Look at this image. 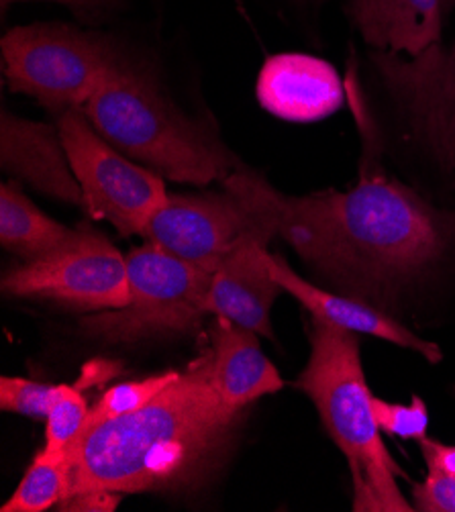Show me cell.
I'll return each instance as SVG.
<instances>
[{"label":"cell","instance_id":"cell-4","mask_svg":"<svg viewBox=\"0 0 455 512\" xmlns=\"http://www.w3.org/2000/svg\"><path fill=\"white\" fill-rule=\"evenodd\" d=\"M80 111L113 147L168 180L205 186L239 168L209 129L182 115L154 80L127 64Z\"/></svg>","mask_w":455,"mask_h":512},{"label":"cell","instance_id":"cell-25","mask_svg":"<svg viewBox=\"0 0 455 512\" xmlns=\"http://www.w3.org/2000/svg\"><path fill=\"white\" fill-rule=\"evenodd\" d=\"M419 447L425 457L427 470L455 476V445H447V443L425 437L419 441Z\"/></svg>","mask_w":455,"mask_h":512},{"label":"cell","instance_id":"cell-18","mask_svg":"<svg viewBox=\"0 0 455 512\" xmlns=\"http://www.w3.org/2000/svg\"><path fill=\"white\" fill-rule=\"evenodd\" d=\"M68 453H49L41 449L17 492L0 508L3 512H43L58 506L66 494Z\"/></svg>","mask_w":455,"mask_h":512},{"label":"cell","instance_id":"cell-20","mask_svg":"<svg viewBox=\"0 0 455 512\" xmlns=\"http://www.w3.org/2000/svg\"><path fill=\"white\" fill-rule=\"evenodd\" d=\"M178 376H180V372H162V374L149 376L143 380H131V382L113 386L111 390H107L103 396H100V400L90 408V415H88L84 429L137 411V408L145 406L151 398L158 396Z\"/></svg>","mask_w":455,"mask_h":512},{"label":"cell","instance_id":"cell-21","mask_svg":"<svg viewBox=\"0 0 455 512\" xmlns=\"http://www.w3.org/2000/svg\"><path fill=\"white\" fill-rule=\"evenodd\" d=\"M372 411L382 433L415 441L427 437L429 413L421 396H413L411 404H396L372 394Z\"/></svg>","mask_w":455,"mask_h":512},{"label":"cell","instance_id":"cell-13","mask_svg":"<svg viewBox=\"0 0 455 512\" xmlns=\"http://www.w3.org/2000/svg\"><path fill=\"white\" fill-rule=\"evenodd\" d=\"M268 268L274 276V280L286 290L290 296H294L305 309L321 321H327L335 327L347 329L351 333H364L372 335L384 341H390L398 347L411 349L421 353L429 364H439L443 360V353L437 343L427 341L419 335H415L411 329L392 319L380 306L353 298V296H341L327 290L317 288L315 284L300 278L280 255H274L268 251Z\"/></svg>","mask_w":455,"mask_h":512},{"label":"cell","instance_id":"cell-19","mask_svg":"<svg viewBox=\"0 0 455 512\" xmlns=\"http://www.w3.org/2000/svg\"><path fill=\"white\" fill-rule=\"evenodd\" d=\"M90 415L80 386L60 384L45 419V445L49 453H68L80 437Z\"/></svg>","mask_w":455,"mask_h":512},{"label":"cell","instance_id":"cell-17","mask_svg":"<svg viewBox=\"0 0 455 512\" xmlns=\"http://www.w3.org/2000/svg\"><path fill=\"white\" fill-rule=\"evenodd\" d=\"M72 229L43 215L15 186H0V243L25 262L52 253L72 237Z\"/></svg>","mask_w":455,"mask_h":512},{"label":"cell","instance_id":"cell-8","mask_svg":"<svg viewBox=\"0 0 455 512\" xmlns=\"http://www.w3.org/2000/svg\"><path fill=\"white\" fill-rule=\"evenodd\" d=\"M5 294L41 298L80 311L121 309L129 302V270L119 249L88 227L39 260L3 276Z\"/></svg>","mask_w":455,"mask_h":512},{"label":"cell","instance_id":"cell-23","mask_svg":"<svg viewBox=\"0 0 455 512\" xmlns=\"http://www.w3.org/2000/svg\"><path fill=\"white\" fill-rule=\"evenodd\" d=\"M413 508L421 512H455V476L427 470V478L413 488Z\"/></svg>","mask_w":455,"mask_h":512},{"label":"cell","instance_id":"cell-9","mask_svg":"<svg viewBox=\"0 0 455 512\" xmlns=\"http://www.w3.org/2000/svg\"><path fill=\"white\" fill-rule=\"evenodd\" d=\"M372 62L413 139L443 170H455V41L419 56L372 51Z\"/></svg>","mask_w":455,"mask_h":512},{"label":"cell","instance_id":"cell-24","mask_svg":"<svg viewBox=\"0 0 455 512\" xmlns=\"http://www.w3.org/2000/svg\"><path fill=\"white\" fill-rule=\"evenodd\" d=\"M123 494L117 492H105V490H86V492H78L72 494L68 498H64L58 508L60 510H115L117 504L121 502Z\"/></svg>","mask_w":455,"mask_h":512},{"label":"cell","instance_id":"cell-26","mask_svg":"<svg viewBox=\"0 0 455 512\" xmlns=\"http://www.w3.org/2000/svg\"><path fill=\"white\" fill-rule=\"evenodd\" d=\"M45 3H60L68 7H107L117 3V0H45Z\"/></svg>","mask_w":455,"mask_h":512},{"label":"cell","instance_id":"cell-2","mask_svg":"<svg viewBox=\"0 0 455 512\" xmlns=\"http://www.w3.org/2000/svg\"><path fill=\"white\" fill-rule=\"evenodd\" d=\"M239 417L215 386L213 349L202 351L145 406L80 433L68 451L64 498L192 486L223 457Z\"/></svg>","mask_w":455,"mask_h":512},{"label":"cell","instance_id":"cell-7","mask_svg":"<svg viewBox=\"0 0 455 512\" xmlns=\"http://www.w3.org/2000/svg\"><path fill=\"white\" fill-rule=\"evenodd\" d=\"M58 131L84 194V211L123 235H143L168 198L162 176L129 162L80 109L60 113Z\"/></svg>","mask_w":455,"mask_h":512},{"label":"cell","instance_id":"cell-6","mask_svg":"<svg viewBox=\"0 0 455 512\" xmlns=\"http://www.w3.org/2000/svg\"><path fill=\"white\" fill-rule=\"evenodd\" d=\"M129 302L82 321L88 335L109 343H137L184 333L209 315L213 274L186 264L154 243L127 255Z\"/></svg>","mask_w":455,"mask_h":512},{"label":"cell","instance_id":"cell-10","mask_svg":"<svg viewBox=\"0 0 455 512\" xmlns=\"http://www.w3.org/2000/svg\"><path fill=\"white\" fill-rule=\"evenodd\" d=\"M262 227L270 225L241 196L223 188L207 194H168L143 237L174 258L215 274L227 255Z\"/></svg>","mask_w":455,"mask_h":512},{"label":"cell","instance_id":"cell-15","mask_svg":"<svg viewBox=\"0 0 455 512\" xmlns=\"http://www.w3.org/2000/svg\"><path fill=\"white\" fill-rule=\"evenodd\" d=\"M351 21L374 51L419 56L441 41L455 0H345Z\"/></svg>","mask_w":455,"mask_h":512},{"label":"cell","instance_id":"cell-3","mask_svg":"<svg viewBox=\"0 0 455 512\" xmlns=\"http://www.w3.org/2000/svg\"><path fill=\"white\" fill-rule=\"evenodd\" d=\"M296 386L313 400L325 431L347 459L353 510H415L398 490L396 478L404 474L384 447L374 419L358 333L313 317L311 357Z\"/></svg>","mask_w":455,"mask_h":512},{"label":"cell","instance_id":"cell-5","mask_svg":"<svg viewBox=\"0 0 455 512\" xmlns=\"http://www.w3.org/2000/svg\"><path fill=\"white\" fill-rule=\"evenodd\" d=\"M0 47L11 88L60 113L82 109L123 64L107 39L58 23L15 27Z\"/></svg>","mask_w":455,"mask_h":512},{"label":"cell","instance_id":"cell-14","mask_svg":"<svg viewBox=\"0 0 455 512\" xmlns=\"http://www.w3.org/2000/svg\"><path fill=\"white\" fill-rule=\"evenodd\" d=\"M0 162L5 172L29 182L35 190L76 207H86L62 135L54 127L3 113Z\"/></svg>","mask_w":455,"mask_h":512},{"label":"cell","instance_id":"cell-11","mask_svg":"<svg viewBox=\"0 0 455 512\" xmlns=\"http://www.w3.org/2000/svg\"><path fill=\"white\" fill-rule=\"evenodd\" d=\"M276 233L262 227L249 233L213 274L209 313L229 319L262 337L272 339L270 311L282 292L268 268V241Z\"/></svg>","mask_w":455,"mask_h":512},{"label":"cell","instance_id":"cell-16","mask_svg":"<svg viewBox=\"0 0 455 512\" xmlns=\"http://www.w3.org/2000/svg\"><path fill=\"white\" fill-rule=\"evenodd\" d=\"M211 343L213 380L227 406L243 411L249 402L282 390L284 380L264 355L258 333L219 317Z\"/></svg>","mask_w":455,"mask_h":512},{"label":"cell","instance_id":"cell-12","mask_svg":"<svg viewBox=\"0 0 455 512\" xmlns=\"http://www.w3.org/2000/svg\"><path fill=\"white\" fill-rule=\"evenodd\" d=\"M260 105L278 119L313 123L337 113L345 100L337 70L315 56L278 54L260 70Z\"/></svg>","mask_w":455,"mask_h":512},{"label":"cell","instance_id":"cell-1","mask_svg":"<svg viewBox=\"0 0 455 512\" xmlns=\"http://www.w3.org/2000/svg\"><path fill=\"white\" fill-rule=\"evenodd\" d=\"M223 186L335 286L380 309L431 272L455 245V217L378 172L345 192L286 196L239 166Z\"/></svg>","mask_w":455,"mask_h":512},{"label":"cell","instance_id":"cell-22","mask_svg":"<svg viewBox=\"0 0 455 512\" xmlns=\"http://www.w3.org/2000/svg\"><path fill=\"white\" fill-rule=\"evenodd\" d=\"M56 392L58 386L52 384L3 376L0 378V408L31 419H47Z\"/></svg>","mask_w":455,"mask_h":512}]
</instances>
